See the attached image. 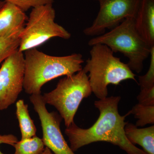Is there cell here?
I'll return each mask as SVG.
<instances>
[{
    "instance_id": "10",
    "label": "cell",
    "mask_w": 154,
    "mask_h": 154,
    "mask_svg": "<svg viewBox=\"0 0 154 154\" xmlns=\"http://www.w3.org/2000/svg\"><path fill=\"white\" fill-rule=\"evenodd\" d=\"M136 30L150 46H154V0H141L134 19Z\"/></svg>"
},
{
    "instance_id": "20",
    "label": "cell",
    "mask_w": 154,
    "mask_h": 154,
    "mask_svg": "<svg viewBox=\"0 0 154 154\" xmlns=\"http://www.w3.org/2000/svg\"><path fill=\"white\" fill-rule=\"evenodd\" d=\"M18 138L14 135L9 134L5 135L0 134V145L2 144H6L14 146V144L18 141ZM0 154H4L0 150Z\"/></svg>"
},
{
    "instance_id": "21",
    "label": "cell",
    "mask_w": 154,
    "mask_h": 154,
    "mask_svg": "<svg viewBox=\"0 0 154 154\" xmlns=\"http://www.w3.org/2000/svg\"><path fill=\"white\" fill-rule=\"evenodd\" d=\"M42 154H54L50 150V149L46 147H45V148L44 151H43V153H42Z\"/></svg>"
},
{
    "instance_id": "13",
    "label": "cell",
    "mask_w": 154,
    "mask_h": 154,
    "mask_svg": "<svg viewBox=\"0 0 154 154\" xmlns=\"http://www.w3.org/2000/svg\"><path fill=\"white\" fill-rule=\"evenodd\" d=\"M16 115L19 121L21 139L30 138L36 135V128L30 118L28 105L22 99L16 103Z\"/></svg>"
},
{
    "instance_id": "12",
    "label": "cell",
    "mask_w": 154,
    "mask_h": 154,
    "mask_svg": "<svg viewBox=\"0 0 154 154\" xmlns=\"http://www.w3.org/2000/svg\"><path fill=\"white\" fill-rule=\"evenodd\" d=\"M124 129L125 135L130 143L134 145L140 146L147 154H154V125L139 128L127 122Z\"/></svg>"
},
{
    "instance_id": "17",
    "label": "cell",
    "mask_w": 154,
    "mask_h": 154,
    "mask_svg": "<svg viewBox=\"0 0 154 154\" xmlns=\"http://www.w3.org/2000/svg\"><path fill=\"white\" fill-rule=\"evenodd\" d=\"M150 63L148 71L145 75L139 76L140 89L154 87V46L151 49Z\"/></svg>"
},
{
    "instance_id": "4",
    "label": "cell",
    "mask_w": 154,
    "mask_h": 154,
    "mask_svg": "<svg viewBox=\"0 0 154 154\" xmlns=\"http://www.w3.org/2000/svg\"><path fill=\"white\" fill-rule=\"evenodd\" d=\"M134 18H127L111 30L91 38L88 45L103 44L113 53L120 52L128 58L132 71L140 73L143 62L150 54L151 47L136 30Z\"/></svg>"
},
{
    "instance_id": "8",
    "label": "cell",
    "mask_w": 154,
    "mask_h": 154,
    "mask_svg": "<svg viewBox=\"0 0 154 154\" xmlns=\"http://www.w3.org/2000/svg\"><path fill=\"white\" fill-rule=\"evenodd\" d=\"M25 58L23 52L15 51L0 68V110L16 102L23 89Z\"/></svg>"
},
{
    "instance_id": "9",
    "label": "cell",
    "mask_w": 154,
    "mask_h": 154,
    "mask_svg": "<svg viewBox=\"0 0 154 154\" xmlns=\"http://www.w3.org/2000/svg\"><path fill=\"white\" fill-rule=\"evenodd\" d=\"M30 100L41 122L45 146L54 154H75L62 134L60 125L63 119L60 115L54 111L48 112L41 94L31 95Z\"/></svg>"
},
{
    "instance_id": "15",
    "label": "cell",
    "mask_w": 154,
    "mask_h": 154,
    "mask_svg": "<svg viewBox=\"0 0 154 154\" xmlns=\"http://www.w3.org/2000/svg\"><path fill=\"white\" fill-rule=\"evenodd\" d=\"M22 30L5 36L0 37V63L18 49L20 42V35Z\"/></svg>"
},
{
    "instance_id": "22",
    "label": "cell",
    "mask_w": 154,
    "mask_h": 154,
    "mask_svg": "<svg viewBox=\"0 0 154 154\" xmlns=\"http://www.w3.org/2000/svg\"><path fill=\"white\" fill-rule=\"evenodd\" d=\"M5 1H0V6L2 5L5 3Z\"/></svg>"
},
{
    "instance_id": "6",
    "label": "cell",
    "mask_w": 154,
    "mask_h": 154,
    "mask_svg": "<svg viewBox=\"0 0 154 154\" xmlns=\"http://www.w3.org/2000/svg\"><path fill=\"white\" fill-rule=\"evenodd\" d=\"M55 17V11L52 5L32 8L20 35L18 51L24 52L36 48L54 37L65 39L70 38V33L54 22Z\"/></svg>"
},
{
    "instance_id": "3",
    "label": "cell",
    "mask_w": 154,
    "mask_h": 154,
    "mask_svg": "<svg viewBox=\"0 0 154 154\" xmlns=\"http://www.w3.org/2000/svg\"><path fill=\"white\" fill-rule=\"evenodd\" d=\"M90 53L91 57L86 61L83 69L89 73L88 76L92 92L99 99L107 97V86L110 84L118 85L128 79L137 82L136 75L127 64L114 56L113 51L106 45L92 46Z\"/></svg>"
},
{
    "instance_id": "16",
    "label": "cell",
    "mask_w": 154,
    "mask_h": 154,
    "mask_svg": "<svg viewBox=\"0 0 154 154\" xmlns=\"http://www.w3.org/2000/svg\"><path fill=\"white\" fill-rule=\"evenodd\" d=\"M137 119L136 126L143 127L148 124H154V105L137 104L128 113Z\"/></svg>"
},
{
    "instance_id": "1",
    "label": "cell",
    "mask_w": 154,
    "mask_h": 154,
    "mask_svg": "<svg viewBox=\"0 0 154 154\" xmlns=\"http://www.w3.org/2000/svg\"><path fill=\"white\" fill-rule=\"evenodd\" d=\"M120 96H111L95 101L94 105L100 115L91 127L84 129L74 122L66 128L65 133L69 139L70 147L74 152L84 146L96 142H107L118 146L127 154H147L128 140L125 135V118L128 113L121 116L118 104Z\"/></svg>"
},
{
    "instance_id": "2",
    "label": "cell",
    "mask_w": 154,
    "mask_h": 154,
    "mask_svg": "<svg viewBox=\"0 0 154 154\" xmlns=\"http://www.w3.org/2000/svg\"><path fill=\"white\" fill-rule=\"evenodd\" d=\"M23 89L29 95L41 94L42 86L62 76H70L82 69L84 61L80 54L65 56L48 55L36 48L24 52Z\"/></svg>"
},
{
    "instance_id": "18",
    "label": "cell",
    "mask_w": 154,
    "mask_h": 154,
    "mask_svg": "<svg viewBox=\"0 0 154 154\" xmlns=\"http://www.w3.org/2000/svg\"><path fill=\"white\" fill-rule=\"evenodd\" d=\"M4 1L14 4L24 12L38 6L53 5L54 2V0H4Z\"/></svg>"
},
{
    "instance_id": "19",
    "label": "cell",
    "mask_w": 154,
    "mask_h": 154,
    "mask_svg": "<svg viewBox=\"0 0 154 154\" xmlns=\"http://www.w3.org/2000/svg\"><path fill=\"white\" fill-rule=\"evenodd\" d=\"M137 97L139 104L146 105H154V87L140 89Z\"/></svg>"
},
{
    "instance_id": "14",
    "label": "cell",
    "mask_w": 154,
    "mask_h": 154,
    "mask_svg": "<svg viewBox=\"0 0 154 154\" xmlns=\"http://www.w3.org/2000/svg\"><path fill=\"white\" fill-rule=\"evenodd\" d=\"M13 146L15 150L13 154H42L45 148L42 139L36 135L18 141Z\"/></svg>"
},
{
    "instance_id": "24",
    "label": "cell",
    "mask_w": 154,
    "mask_h": 154,
    "mask_svg": "<svg viewBox=\"0 0 154 154\" xmlns=\"http://www.w3.org/2000/svg\"><path fill=\"white\" fill-rule=\"evenodd\" d=\"M94 1H98V2H99V0H94Z\"/></svg>"
},
{
    "instance_id": "11",
    "label": "cell",
    "mask_w": 154,
    "mask_h": 154,
    "mask_svg": "<svg viewBox=\"0 0 154 154\" xmlns=\"http://www.w3.org/2000/svg\"><path fill=\"white\" fill-rule=\"evenodd\" d=\"M28 19L25 12L19 7L5 2L0 8V37L23 30Z\"/></svg>"
},
{
    "instance_id": "5",
    "label": "cell",
    "mask_w": 154,
    "mask_h": 154,
    "mask_svg": "<svg viewBox=\"0 0 154 154\" xmlns=\"http://www.w3.org/2000/svg\"><path fill=\"white\" fill-rule=\"evenodd\" d=\"M89 78L82 69L59 81L56 88L42 96L45 104L54 106L64 121L66 128L74 122L79 106L92 94Z\"/></svg>"
},
{
    "instance_id": "7",
    "label": "cell",
    "mask_w": 154,
    "mask_h": 154,
    "mask_svg": "<svg viewBox=\"0 0 154 154\" xmlns=\"http://www.w3.org/2000/svg\"><path fill=\"white\" fill-rule=\"evenodd\" d=\"M141 0H99L100 9L91 26L84 30L86 36H99L127 18H135Z\"/></svg>"
},
{
    "instance_id": "23",
    "label": "cell",
    "mask_w": 154,
    "mask_h": 154,
    "mask_svg": "<svg viewBox=\"0 0 154 154\" xmlns=\"http://www.w3.org/2000/svg\"><path fill=\"white\" fill-rule=\"evenodd\" d=\"M3 5H4V4H3ZM3 5H2L0 6V8H1V7H2V6Z\"/></svg>"
}]
</instances>
